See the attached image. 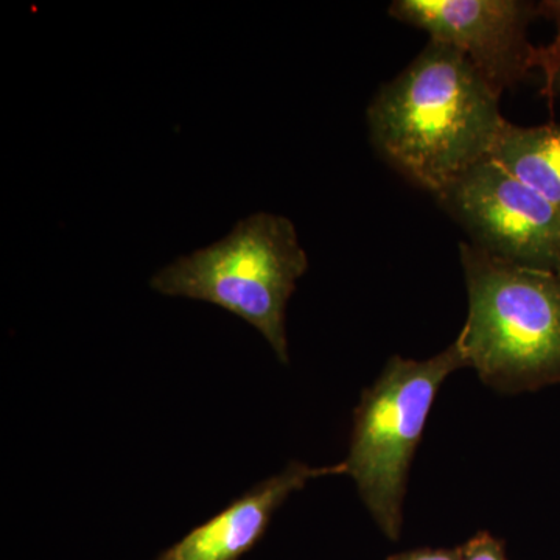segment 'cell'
<instances>
[{
  "mask_svg": "<svg viewBox=\"0 0 560 560\" xmlns=\"http://www.w3.org/2000/svg\"><path fill=\"white\" fill-rule=\"evenodd\" d=\"M490 160L560 212V125L526 128L508 121Z\"/></svg>",
  "mask_w": 560,
  "mask_h": 560,
  "instance_id": "ba28073f",
  "label": "cell"
},
{
  "mask_svg": "<svg viewBox=\"0 0 560 560\" xmlns=\"http://www.w3.org/2000/svg\"><path fill=\"white\" fill-rule=\"evenodd\" d=\"M500 94L455 47L430 40L368 108L371 140L434 197L488 160L508 124Z\"/></svg>",
  "mask_w": 560,
  "mask_h": 560,
  "instance_id": "6da1fadb",
  "label": "cell"
},
{
  "mask_svg": "<svg viewBox=\"0 0 560 560\" xmlns=\"http://www.w3.org/2000/svg\"><path fill=\"white\" fill-rule=\"evenodd\" d=\"M464 368L469 363L458 338L431 359L393 355L353 410L346 475L389 540L400 539L411 463L434 399Z\"/></svg>",
  "mask_w": 560,
  "mask_h": 560,
  "instance_id": "277c9868",
  "label": "cell"
},
{
  "mask_svg": "<svg viewBox=\"0 0 560 560\" xmlns=\"http://www.w3.org/2000/svg\"><path fill=\"white\" fill-rule=\"evenodd\" d=\"M307 270L294 224L259 212L238 221L221 241L162 268L150 285L165 296L209 302L246 320L287 364V305Z\"/></svg>",
  "mask_w": 560,
  "mask_h": 560,
  "instance_id": "3957f363",
  "label": "cell"
},
{
  "mask_svg": "<svg viewBox=\"0 0 560 560\" xmlns=\"http://www.w3.org/2000/svg\"><path fill=\"white\" fill-rule=\"evenodd\" d=\"M458 550L459 560H510L503 540L497 539L488 530L475 534Z\"/></svg>",
  "mask_w": 560,
  "mask_h": 560,
  "instance_id": "30bf717a",
  "label": "cell"
},
{
  "mask_svg": "<svg viewBox=\"0 0 560 560\" xmlns=\"http://www.w3.org/2000/svg\"><path fill=\"white\" fill-rule=\"evenodd\" d=\"M346 474L345 460L324 467L291 460L285 469L254 486L154 560H238L259 544L272 515L290 495L318 478Z\"/></svg>",
  "mask_w": 560,
  "mask_h": 560,
  "instance_id": "52a82bcc",
  "label": "cell"
},
{
  "mask_svg": "<svg viewBox=\"0 0 560 560\" xmlns=\"http://www.w3.org/2000/svg\"><path fill=\"white\" fill-rule=\"evenodd\" d=\"M537 7H539V14H544V16L555 21L556 25H558V36H556L555 43L547 47V49H537L536 66L544 69V88H547L551 83L560 62V0L537 3Z\"/></svg>",
  "mask_w": 560,
  "mask_h": 560,
  "instance_id": "9c48e42d",
  "label": "cell"
},
{
  "mask_svg": "<svg viewBox=\"0 0 560 560\" xmlns=\"http://www.w3.org/2000/svg\"><path fill=\"white\" fill-rule=\"evenodd\" d=\"M442 208L495 259L560 275V212L495 161H481L438 195Z\"/></svg>",
  "mask_w": 560,
  "mask_h": 560,
  "instance_id": "5b68a950",
  "label": "cell"
},
{
  "mask_svg": "<svg viewBox=\"0 0 560 560\" xmlns=\"http://www.w3.org/2000/svg\"><path fill=\"white\" fill-rule=\"evenodd\" d=\"M466 323L458 335L470 370L501 394L560 382V275L495 259L460 243Z\"/></svg>",
  "mask_w": 560,
  "mask_h": 560,
  "instance_id": "7a4b0ae2",
  "label": "cell"
},
{
  "mask_svg": "<svg viewBox=\"0 0 560 560\" xmlns=\"http://www.w3.org/2000/svg\"><path fill=\"white\" fill-rule=\"evenodd\" d=\"M545 97L550 98V103L556 97H560V62L558 69H556L555 77H552L551 83L547 88H544Z\"/></svg>",
  "mask_w": 560,
  "mask_h": 560,
  "instance_id": "7c38bea8",
  "label": "cell"
},
{
  "mask_svg": "<svg viewBox=\"0 0 560 560\" xmlns=\"http://www.w3.org/2000/svg\"><path fill=\"white\" fill-rule=\"evenodd\" d=\"M394 20L415 25L430 40L447 44L469 58L499 94L536 68L537 49L528 27L539 16L536 3L522 0H396Z\"/></svg>",
  "mask_w": 560,
  "mask_h": 560,
  "instance_id": "8992f818",
  "label": "cell"
},
{
  "mask_svg": "<svg viewBox=\"0 0 560 560\" xmlns=\"http://www.w3.org/2000/svg\"><path fill=\"white\" fill-rule=\"evenodd\" d=\"M386 560H459L458 548H418L390 556Z\"/></svg>",
  "mask_w": 560,
  "mask_h": 560,
  "instance_id": "8fae6325",
  "label": "cell"
}]
</instances>
